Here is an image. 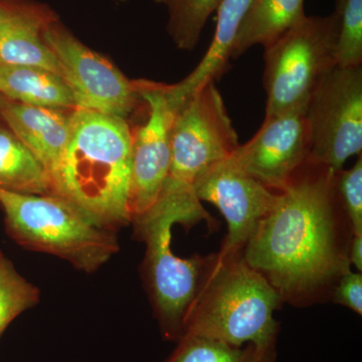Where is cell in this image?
Segmentation results:
<instances>
[{"label":"cell","instance_id":"obj_11","mask_svg":"<svg viewBox=\"0 0 362 362\" xmlns=\"http://www.w3.org/2000/svg\"><path fill=\"white\" fill-rule=\"evenodd\" d=\"M232 154L206 169L194 185L197 199L218 207L228 223V233L218 252L221 259L242 256L278 199V192L247 175Z\"/></svg>","mask_w":362,"mask_h":362},{"label":"cell","instance_id":"obj_23","mask_svg":"<svg viewBox=\"0 0 362 362\" xmlns=\"http://www.w3.org/2000/svg\"><path fill=\"white\" fill-rule=\"evenodd\" d=\"M337 192L354 235L362 233V156L350 169L337 171Z\"/></svg>","mask_w":362,"mask_h":362},{"label":"cell","instance_id":"obj_24","mask_svg":"<svg viewBox=\"0 0 362 362\" xmlns=\"http://www.w3.org/2000/svg\"><path fill=\"white\" fill-rule=\"evenodd\" d=\"M333 303L347 307L362 315V274L349 271L343 275L333 289L331 300Z\"/></svg>","mask_w":362,"mask_h":362},{"label":"cell","instance_id":"obj_17","mask_svg":"<svg viewBox=\"0 0 362 362\" xmlns=\"http://www.w3.org/2000/svg\"><path fill=\"white\" fill-rule=\"evenodd\" d=\"M305 16L304 0H252L233 45L232 59L252 47H268Z\"/></svg>","mask_w":362,"mask_h":362},{"label":"cell","instance_id":"obj_25","mask_svg":"<svg viewBox=\"0 0 362 362\" xmlns=\"http://www.w3.org/2000/svg\"><path fill=\"white\" fill-rule=\"evenodd\" d=\"M349 258L350 265L356 266L357 271H362V233L352 235L350 242Z\"/></svg>","mask_w":362,"mask_h":362},{"label":"cell","instance_id":"obj_1","mask_svg":"<svg viewBox=\"0 0 362 362\" xmlns=\"http://www.w3.org/2000/svg\"><path fill=\"white\" fill-rule=\"evenodd\" d=\"M337 171L307 161L259 223L242 258L283 302L308 307L330 301L350 270L351 226L337 192Z\"/></svg>","mask_w":362,"mask_h":362},{"label":"cell","instance_id":"obj_19","mask_svg":"<svg viewBox=\"0 0 362 362\" xmlns=\"http://www.w3.org/2000/svg\"><path fill=\"white\" fill-rule=\"evenodd\" d=\"M163 362H276L277 344L233 346L207 338L183 335Z\"/></svg>","mask_w":362,"mask_h":362},{"label":"cell","instance_id":"obj_8","mask_svg":"<svg viewBox=\"0 0 362 362\" xmlns=\"http://www.w3.org/2000/svg\"><path fill=\"white\" fill-rule=\"evenodd\" d=\"M310 135L308 162L334 171L362 151V66H335L316 86L307 103Z\"/></svg>","mask_w":362,"mask_h":362},{"label":"cell","instance_id":"obj_21","mask_svg":"<svg viewBox=\"0 0 362 362\" xmlns=\"http://www.w3.org/2000/svg\"><path fill=\"white\" fill-rule=\"evenodd\" d=\"M221 0H168V30L181 49H194L211 14Z\"/></svg>","mask_w":362,"mask_h":362},{"label":"cell","instance_id":"obj_16","mask_svg":"<svg viewBox=\"0 0 362 362\" xmlns=\"http://www.w3.org/2000/svg\"><path fill=\"white\" fill-rule=\"evenodd\" d=\"M0 96L30 106L76 109L70 88L61 76L39 66L0 65Z\"/></svg>","mask_w":362,"mask_h":362},{"label":"cell","instance_id":"obj_13","mask_svg":"<svg viewBox=\"0 0 362 362\" xmlns=\"http://www.w3.org/2000/svg\"><path fill=\"white\" fill-rule=\"evenodd\" d=\"M59 20L51 8L26 0H0V65L32 66L59 75L42 33Z\"/></svg>","mask_w":362,"mask_h":362},{"label":"cell","instance_id":"obj_10","mask_svg":"<svg viewBox=\"0 0 362 362\" xmlns=\"http://www.w3.org/2000/svg\"><path fill=\"white\" fill-rule=\"evenodd\" d=\"M147 107V119L132 131V165L129 189L131 223L148 213L158 199L168 176L171 129L177 107L162 83L134 81Z\"/></svg>","mask_w":362,"mask_h":362},{"label":"cell","instance_id":"obj_26","mask_svg":"<svg viewBox=\"0 0 362 362\" xmlns=\"http://www.w3.org/2000/svg\"><path fill=\"white\" fill-rule=\"evenodd\" d=\"M158 4H168V0H156Z\"/></svg>","mask_w":362,"mask_h":362},{"label":"cell","instance_id":"obj_4","mask_svg":"<svg viewBox=\"0 0 362 362\" xmlns=\"http://www.w3.org/2000/svg\"><path fill=\"white\" fill-rule=\"evenodd\" d=\"M239 136L216 82L202 86L181 101L171 129V156L165 182L154 206L176 209L195 223L214 220L194 192L197 178L235 151Z\"/></svg>","mask_w":362,"mask_h":362},{"label":"cell","instance_id":"obj_14","mask_svg":"<svg viewBox=\"0 0 362 362\" xmlns=\"http://www.w3.org/2000/svg\"><path fill=\"white\" fill-rule=\"evenodd\" d=\"M71 112L16 103L0 96V117L42 164L49 182L68 144Z\"/></svg>","mask_w":362,"mask_h":362},{"label":"cell","instance_id":"obj_9","mask_svg":"<svg viewBox=\"0 0 362 362\" xmlns=\"http://www.w3.org/2000/svg\"><path fill=\"white\" fill-rule=\"evenodd\" d=\"M42 39L58 62L59 76L70 88L76 108L127 119L143 101L134 81L83 44L59 20L45 28Z\"/></svg>","mask_w":362,"mask_h":362},{"label":"cell","instance_id":"obj_20","mask_svg":"<svg viewBox=\"0 0 362 362\" xmlns=\"http://www.w3.org/2000/svg\"><path fill=\"white\" fill-rule=\"evenodd\" d=\"M40 301V288L21 275L13 261L0 251V337L14 319Z\"/></svg>","mask_w":362,"mask_h":362},{"label":"cell","instance_id":"obj_15","mask_svg":"<svg viewBox=\"0 0 362 362\" xmlns=\"http://www.w3.org/2000/svg\"><path fill=\"white\" fill-rule=\"evenodd\" d=\"M252 0H221L218 9V23L213 42L197 65L187 78L176 84H165L168 96L180 103L202 86L216 82L228 69V62L235 40L246 18Z\"/></svg>","mask_w":362,"mask_h":362},{"label":"cell","instance_id":"obj_3","mask_svg":"<svg viewBox=\"0 0 362 362\" xmlns=\"http://www.w3.org/2000/svg\"><path fill=\"white\" fill-rule=\"evenodd\" d=\"M282 298L242 256L216 261L188 312L183 335L233 346L277 344ZM182 335V337H183Z\"/></svg>","mask_w":362,"mask_h":362},{"label":"cell","instance_id":"obj_6","mask_svg":"<svg viewBox=\"0 0 362 362\" xmlns=\"http://www.w3.org/2000/svg\"><path fill=\"white\" fill-rule=\"evenodd\" d=\"M175 223L187 228L182 214L162 207H152L131 223L135 239L146 247L141 276L154 317L163 339L173 342L182 337L188 312L216 258V252L189 258L176 256L171 249Z\"/></svg>","mask_w":362,"mask_h":362},{"label":"cell","instance_id":"obj_12","mask_svg":"<svg viewBox=\"0 0 362 362\" xmlns=\"http://www.w3.org/2000/svg\"><path fill=\"white\" fill-rule=\"evenodd\" d=\"M306 108L266 116L256 134L233 152L247 175L273 192L284 190L308 160L310 135Z\"/></svg>","mask_w":362,"mask_h":362},{"label":"cell","instance_id":"obj_18","mask_svg":"<svg viewBox=\"0 0 362 362\" xmlns=\"http://www.w3.org/2000/svg\"><path fill=\"white\" fill-rule=\"evenodd\" d=\"M0 189L25 194H51L42 164L6 126H0Z\"/></svg>","mask_w":362,"mask_h":362},{"label":"cell","instance_id":"obj_2","mask_svg":"<svg viewBox=\"0 0 362 362\" xmlns=\"http://www.w3.org/2000/svg\"><path fill=\"white\" fill-rule=\"evenodd\" d=\"M131 165L132 131L126 119L74 109L51 194L70 202L99 228L117 233L131 225Z\"/></svg>","mask_w":362,"mask_h":362},{"label":"cell","instance_id":"obj_7","mask_svg":"<svg viewBox=\"0 0 362 362\" xmlns=\"http://www.w3.org/2000/svg\"><path fill=\"white\" fill-rule=\"evenodd\" d=\"M335 14L305 16L265 47L266 116L307 107L316 86L337 66Z\"/></svg>","mask_w":362,"mask_h":362},{"label":"cell","instance_id":"obj_5","mask_svg":"<svg viewBox=\"0 0 362 362\" xmlns=\"http://www.w3.org/2000/svg\"><path fill=\"white\" fill-rule=\"evenodd\" d=\"M7 235L28 251L51 255L93 274L120 251L117 233L90 221L70 202L54 194L0 189Z\"/></svg>","mask_w":362,"mask_h":362},{"label":"cell","instance_id":"obj_22","mask_svg":"<svg viewBox=\"0 0 362 362\" xmlns=\"http://www.w3.org/2000/svg\"><path fill=\"white\" fill-rule=\"evenodd\" d=\"M333 13L337 21V66H362V0H337Z\"/></svg>","mask_w":362,"mask_h":362}]
</instances>
